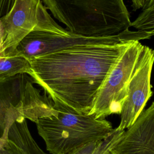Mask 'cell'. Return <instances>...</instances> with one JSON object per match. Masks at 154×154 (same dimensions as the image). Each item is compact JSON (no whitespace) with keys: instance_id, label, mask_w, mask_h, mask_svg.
Returning <instances> with one entry per match:
<instances>
[{"instance_id":"obj_12","label":"cell","mask_w":154,"mask_h":154,"mask_svg":"<svg viewBox=\"0 0 154 154\" xmlns=\"http://www.w3.org/2000/svg\"><path fill=\"white\" fill-rule=\"evenodd\" d=\"M130 27L134 28L136 31L144 32L153 36L154 34V5L142 9L138 17L131 22Z\"/></svg>"},{"instance_id":"obj_16","label":"cell","mask_w":154,"mask_h":154,"mask_svg":"<svg viewBox=\"0 0 154 154\" xmlns=\"http://www.w3.org/2000/svg\"><path fill=\"white\" fill-rule=\"evenodd\" d=\"M14 0H0V17L5 14L11 8Z\"/></svg>"},{"instance_id":"obj_5","label":"cell","mask_w":154,"mask_h":154,"mask_svg":"<svg viewBox=\"0 0 154 154\" xmlns=\"http://www.w3.org/2000/svg\"><path fill=\"white\" fill-rule=\"evenodd\" d=\"M152 36L144 32L125 30L116 35L87 37L69 32L67 35L33 31L23 38L10 56L21 57L28 61L34 57L76 46L113 45L150 39ZM9 57V56H8Z\"/></svg>"},{"instance_id":"obj_6","label":"cell","mask_w":154,"mask_h":154,"mask_svg":"<svg viewBox=\"0 0 154 154\" xmlns=\"http://www.w3.org/2000/svg\"><path fill=\"white\" fill-rule=\"evenodd\" d=\"M143 46L140 41H134L126 48L99 88L88 114L104 119L111 114H120Z\"/></svg>"},{"instance_id":"obj_8","label":"cell","mask_w":154,"mask_h":154,"mask_svg":"<svg viewBox=\"0 0 154 154\" xmlns=\"http://www.w3.org/2000/svg\"><path fill=\"white\" fill-rule=\"evenodd\" d=\"M125 131L109 154H154V103Z\"/></svg>"},{"instance_id":"obj_14","label":"cell","mask_w":154,"mask_h":154,"mask_svg":"<svg viewBox=\"0 0 154 154\" xmlns=\"http://www.w3.org/2000/svg\"><path fill=\"white\" fill-rule=\"evenodd\" d=\"M0 154H25L23 151L7 136L0 139Z\"/></svg>"},{"instance_id":"obj_9","label":"cell","mask_w":154,"mask_h":154,"mask_svg":"<svg viewBox=\"0 0 154 154\" xmlns=\"http://www.w3.org/2000/svg\"><path fill=\"white\" fill-rule=\"evenodd\" d=\"M6 136L20 147L25 154H48L38 146L32 137L24 118L15 120L8 127Z\"/></svg>"},{"instance_id":"obj_13","label":"cell","mask_w":154,"mask_h":154,"mask_svg":"<svg viewBox=\"0 0 154 154\" xmlns=\"http://www.w3.org/2000/svg\"><path fill=\"white\" fill-rule=\"evenodd\" d=\"M19 117L0 93V138L6 135L10 125Z\"/></svg>"},{"instance_id":"obj_4","label":"cell","mask_w":154,"mask_h":154,"mask_svg":"<svg viewBox=\"0 0 154 154\" xmlns=\"http://www.w3.org/2000/svg\"><path fill=\"white\" fill-rule=\"evenodd\" d=\"M33 31L67 35L41 0H14L5 14L0 17V55L10 56L21 40Z\"/></svg>"},{"instance_id":"obj_10","label":"cell","mask_w":154,"mask_h":154,"mask_svg":"<svg viewBox=\"0 0 154 154\" xmlns=\"http://www.w3.org/2000/svg\"><path fill=\"white\" fill-rule=\"evenodd\" d=\"M31 72L29 61L25 58L17 56L0 55V84L19 74Z\"/></svg>"},{"instance_id":"obj_1","label":"cell","mask_w":154,"mask_h":154,"mask_svg":"<svg viewBox=\"0 0 154 154\" xmlns=\"http://www.w3.org/2000/svg\"><path fill=\"white\" fill-rule=\"evenodd\" d=\"M133 42L76 46L34 57L28 60L29 76L54 105L88 114L105 79Z\"/></svg>"},{"instance_id":"obj_3","label":"cell","mask_w":154,"mask_h":154,"mask_svg":"<svg viewBox=\"0 0 154 154\" xmlns=\"http://www.w3.org/2000/svg\"><path fill=\"white\" fill-rule=\"evenodd\" d=\"M54 106L55 114L39 119L36 123L38 134L51 154H74L90 143L106 138L113 130L111 122L104 118Z\"/></svg>"},{"instance_id":"obj_7","label":"cell","mask_w":154,"mask_h":154,"mask_svg":"<svg viewBox=\"0 0 154 154\" xmlns=\"http://www.w3.org/2000/svg\"><path fill=\"white\" fill-rule=\"evenodd\" d=\"M154 60L153 50L144 45L131 78L126 99L122 108L120 122L116 128L125 131L137 120L152 95L150 77Z\"/></svg>"},{"instance_id":"obj_2","label":"cell","mask_w":154,"mask_h":154,"mask_svg":"<svg viewBox=\"0 0 154 154\" xmlns=\"http://www.w3.org/2000/svg\"><path fill=\"white\" fill-rule=\"evenodd\" d=\"M69 32L87 37L116 35L129 29L124 0H41Z\"/></svg>"},{"instance_id":"obj_15","label":"cell","mask_w":154,"mask_h":154,"mask_svg":"<svg viewBox=\"0 0 154 154\" xmlns=\"http://www.w3.org/2000/svg\"><path fill=\"white\" fill-rule=\"evenodd\" d=\"M131 7L134 11L154 5V0H131Z\"/></svg>"},{"instance_id":"obj_17","label":"cell","mask_w":154,"mask_h":154,"mask_svg":"<svg viewBox=\"0 0 154 154\" xmlns=\"http://www.w3.org/2000/svg\"><path fill=\"white\" fill-rule=\"evenodd\" d=\"M0 139H1V138H0Z\"/></svg>"},{"instance_id":"obj_11","label":"cell","mask_w":154,"mask_h":154,"mask_svg":"<svg viewBox=\"0 0 154 154\" xmlns=\"http://www.w3.org/2000/svg\"><path fill=\"white\" fill-rule=\"evenodd\" d=\"M124 131L117 130L116 128L106 138L90 143L74 154H109L111 150L119 141Z\"/></svg>"}]
</instances>
